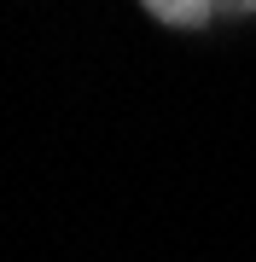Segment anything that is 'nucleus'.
<instances>
[{
    "mask_svg": "<svg viewBox=\"0 0 256 262\" xmlns=\"http://www.w3.org/2000/svg\"><path fill=\"white\" fill-rule=\"evenodd\" d=\"M140 6L169 29H198V24H216V18H250L256 0H140Z\"/></svg>",
    "mask_w": 256,
    "mask_h": 262,
    "instance_id": "f257e3e1",
    "label": "nucleus"
}]
</instances>
